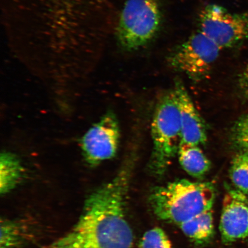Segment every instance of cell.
I'll return each mask as SVG.
<instances>
[{"label": "cell", "instance_id": "1", "mask_svg": "<svg viewBox=\"0 0 248 248\" xmlns=\"http://www.w3.org/2000/svg\"><path fill=\"white\" fill-rule=\"evenodd\" d=\"M1 9L18 57L74 63L97 58L106 46L108 0H1Z\"/></svg>", "mask_w": 248, "mask_h": 248}, {"label": "cell", "instance_id": "2", "mask_svg": "<svg viewBox=\"0 0 248 248\" xmlns=\"http://www.w3.org/2000/svg\"><path fill=\"white\" fill-rule=\"evenodd\" d=\"M135 162L132 153L116 176L87 198L73 228L45 248H132L126 198Z\"/></svg>", "mask_w": 248, "mask_h": 248}, {"label": "cell", "instance_id": "3", "mask_svg": "<svg viewBox=\"0 0 248 248\" xmlns=\"http://www.w3.org/2000/svg\"><path fill=\"white\" fill-rule=\"evenodd\" d=\"M215 197L212 183L181 179L154 188L149 202L158 218L179 225L212 210Z\"/></svg>", "mask_w": 248, "mask_h": 248}, {"label": "cell", "instance_id": "4", "mask_svg": "<svg viewBox=\"0 0 248 248\" xmlns=\"http://www.w3.org/2000/svg\"><path fill=\"white\" fill-rule=\"evenodd\" d=\"M153 150L149 161V171L162 177L178 155L182 142L181 123L177 104L173 91L159 99L151 123Z\"/></svg>", "mask_w": 248, "mask_h": 248}, {"label": "cell", "instance_id": "5", "mask_svg": "<svg viewBox=\"0 0 248 248\" xmlns=\"http://www.w3.org/2000/svg\"><path fill=\"white\" fill-rule=\"evenodd\" d=\"M161 23L158 0H127L115 28L117 41L124 50H138L154 38Z\"/></svg>", "mask_w": 248, "mask_h": 248}, {"label": "cell", "instance_id": "6", "mask_svg": "<svg viewBox=\"0 0 248 248\" xmlns=\"http://www.w3.org/2000/svg\"><path fill=\"white\" fill-rule=\"evenodd\" d=\"M221 50L215 42L198 30L176 46L167 61L173 69L198 82L208 77Z\"/></svg>", "mask_w": 248, "mask_h": 248}, {"label": "cell", "instance_id": "7", "mask_svg": "<svg viewBox=\"0 0 248 248\" xmlns=\"http://www.w3.org/2000/svg\"><path fill=\"white\" fill-rule=\"evenodd\" d=\"M199 23V30L221 49L248 39V12L231 14L221 6L209 4L201 12Z\"/></svg>", "mask_w": 248, "mask_h": 248}, {"label": "cell", "instance_id": "8", "mask_svg": "<svg viewBox=\"0 0 248 248\" xmlns=\"http://www.w3.org/2000/svg\"><path fill=\"white\" fill-rule=\"evenodd\" d=\"M120 129L115 114L108 111L93 124L80 139L83 158L89 166H97L116 156Z\"/></svg>", "mask_w": 248, "mask_h": 248}, {"label": "cell", "instance_id": "9", "mask_svg": "<svg viewBox=\"0 0 248 248\" xmlns=\"http://www.w3.org/2000/svg\"><path fill=\"white\" fill-rule=\"evenodd\" d=\"M223 201L219 231L223 243L231 244L248 237V200L237 188H228Z\"/></svg>", "mask_w": 248, "mask_h": 248}, {"label": "cell", "instance_id": "10", "mask_svg": "<svg viewBox=\"0 0 248 248\" xmlns=\"http://www.w3.org/2000/svg\"><path fill=\"white\" fill-rule=\"evenodd\" d=\"M172 91L179 110L182 142L198 146L205 144L207 138L205 124L184 83L176 80Z\"/></svg>", "mask_w": 248, "mask_h": 248}, {"label": "cell", "instance_id": "11", "mask_svg": "<svg viewBox=\"0 0 248 248\" xmlns=\"http://www.w3.org/2000/svg\"><path fill=\"white\" fill-rule=\"evenodd\" d=\"M177 155L182 169L193 178H203L211 169L210 160L198 145L182 142Z\"/></svg>", "mask_w": 248, "mask_h": 248}, {"label": "cell", "instance_id": "12", "mask_svg": "<svg viewBox=\"0 0 248 248\" xmlns=\"http://www.w3.org/2000/svg\"><path fill=\"white\" fill-rule=\"evenodd\" d=\"M178 226L193 243L201 246L209 243L215 235L212 210L206 211Z\"/></svg>", "mask_w": 248, "mask_h": 248}, {"label": "cell", "instance_id": "13", "mask_svg": "<svg viewBox=\"0 0 248 248\" xmlns=\"http://www.w3.org/2000/svg\"><path fill=\"white\" fill-rule=\"evenodd\" d=\"M24 170L18 157L11 152H2L0 157V193L7 194L19 184Z\"/></svg>", "mask_w": 248, "mask_h": 248}, {"label": "cell", "instance_id": "14", "mask_svg": "<svg viewBox=\"0 0 248 248\" xmlns=\"http://www.w3.org/2000/svg\"><path fill=\"white\" fill-rule=\"evenodd\" d=\"M0 226V248H21L32 237V230L23 221L1 219Z\"/></svg>", "mask_w": 248, "mask_h": 248}, {"label": "cell", "instance_id": "15", "mask_svg": "<svg viewBox=\"0 0 248 248\" xmlns=\"http://www.w3.org/2000/svg\"><path fill=\"white\" fill-rule=\"evenodd\" d=\"M230 177L237 190L248 194V154L239 152L235 155L231 163Z\"/></svg>", "mask_w": 248, "mask_h": 248}, {"label": "cell", "instance_id": "16", "mask_svg": "<svg viewBox=\"0 0 248 248\" xmlns=\"http://www.w3.org/2000/svg\"><path fill=\"white\" fill-rule=\"evenodd\" d=\"M140 248H174L162 229L156 227L145 232L139 242Z\"/></svg>", "mask_w": 248, "mask_h": 248}, {"label": "cell", "instance_id": "17", "mask_svg": "<svg viewBox=\"0 0 248 248\" xmlns=\"http://www.w3.org/2000/svg\"><path fill=\"white\" fill-rule=\"evenodd\" d=\"M231 140L240 152L248 154V114L241 117L232 126Z\"/></svg>", "mask_w": 248, "mask_h": 248}, {"label": "cell", "instance_id": "18", "mask_svg": "<svg viewBox=\"0 0 248 248\" xmlns=\"http://www.w3.org/2000/svg\"><path fill=\"white\" fill-rule=\"evenodd\" d=\"M239 84L242 92L248 100V64L240 75Z\"/></svg>", "mask_w": 248, "mask_h": 248}]
</instances>
